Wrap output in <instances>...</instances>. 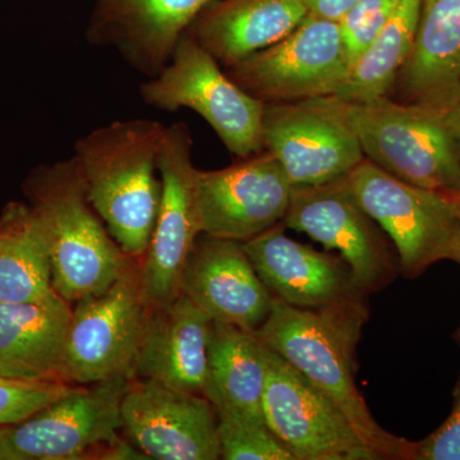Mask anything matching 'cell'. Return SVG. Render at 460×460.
I'll list each match as a JSON object with an SVG mask.
<instances>
[{
    "instance_id": "obj_4",
    "label": "cell",
    "mask_w": 460,
    "mask_h": 460,
    "mask_svg": "<svg viewBox=\"0 0 460 460\" xmlns=\"http://www.w3.org/2000/svg\"><path fill=\"white\" fill-rule=\"evenodd\" d=\"M325 99L354 133L366 159L378 168L413 186L460 193V150L449 108L390 96L363 102Z\"/></svg>"
},
{
    "instance_id": "obj_14",
    "label": "cell",
    "mask_w": 460,
    "mask_h": 460,
    "mask_svg": "<svg viewBox=\"0 0 460 460\" xmlns=\"http://www.w3.org/2000/svg\"><path fill=\"white\" fill-rule=\"evenodd\" d=\"M262 141L293 187L347 177L365 159L356 136L325 96L265 104Z\"/></svg>"
},
{
    "instance_id": "obj_11",
    "label": "cell",
    "mask_w": 460,
    "mask_h": 460,
    "mask_svg": "<svg viewBox=\"0 0 460 460\" xmlns=\"http://www.w3.org/2000/svg\"><path fill=\"white\" fill-rule=\"evenodd\" d=\"M281 224L305 233L326 250H337L367 295L385 287L399 271L385 232L354 198L347 177L293 187Z\"/></svg>"
},
{
    "instance_id": "obj_25",
    "label": "cell",
    "mask_w": 460,
    "mask_h": 460,
    "mask_svg": "<svg viewBox=\"0 0 460 460\" xmlns=\"http://www.w3.org/2000/svg\"><path fill=\"white\" fill-rule=\"evenodd\" d=\"M420 7V0L399 2L394 16L350 66L343 84L332 96L363 102L390 95L413 47Z\"/></svg>"
},
{
    "instance_id": "obj_27",
    "label": "cell",
    "mask_w": 460,
    "mask_h": 460,
    "mask_svg": "<svg viewBox=\"0 0 460 460\" xmlns=\"http://www.w3.org/2000/svg\"><path fill=\"white\" fill-rule=\"evenodd\" d=\"M72 387L74 385L63 381H3L0 383V428H11L25 422L66 394Z\"/></svg>"
},
{
    "instance_id": "obj_9",
    "label": "cell",
    "mask_w": 460,
    "mask_h": 460,
    "mask_svg": "<svg viewBox=\"0 0 460 460\" xmlns=\"http://www.w3.org/2000/svg\"><path fill=\"white\" fill-rule=\"evenodd\" d=\"M349 71L338 22L314 16L283 40L226 68L238 86L265 104L335 95Z\"/></svg>"
},
{
    "instance_id": "obj_6",
    "label": "cell",
    "mask_w": 460,
    "mask_h": 460,
    "mask_svg": "<svg viewBox=\"0 0 460 460\" xmlns=\"http://www.w3.org/2000/svg\"><path fill=\"white\" fill-rule=\"evenodd\" d=\"M347 181L392 241L404 277H417L440 260H458L460 213L452 195L398 180L366 157Z\"/></svg>"
},
{
    "instance_id": "obj_24",
    "label": "cell",
    "mask_w": 460,
    "mask_h": 460,
    "mask_svg": "<svg viewBox=\"0 0 460 460\" xmlns=\"http://www.w3.org/2000/svg\"><path fill=\"white\" fill-rule=\"evenodd\" d=\"M53 292L44 226L31 206L12 202L0 215V302L38 301Z\"/></svg>"
},
{
    "instance_id": "obj_16",
    "label": "cell",
    "mask_w": 460,
    "mask_h": 460,
    "mask_svg": "<svg viewBox=\"0 0 460 460\" xmlns=\"http://www.w3.org/2000/svg\"><path fill=\"white\" fill-rule=\"evenodd\" d=\"M242 244L262 283L293 307L320 310L367 304V293L341 257L288 237L283 224Z\"/></svg>"
},
{
    "instance_id": "obj_1",
    "label": "cell",
    "mask_w": 460,
    "mask_h": 460,
    "mask_svg": "<svg viewBox=\"0 0 460 460\" xmlns=\"http://www.w3.org/2000/svg\"><path fill=\"white\" fill-rule=\"evenodd\" d=\"M368 317L367 304L293 307L275 296L255 334L337 404L377 459H416L417 443L385 431L356 385V352Z\"/></svg>"
},
{
    "instance_id": "obj_34",
    "label": "cell",
    "mask_w": 460,
    "mask_h": 460,
    "mask_svg": "<svg viewBox=\"0 0 460 460\" xmlns=\"http://www.w3.org/2000/svg\"><path fill=\"white\" fill-rule=\"evenodd\" d=\"M456 262L460 263V252H459L458 260H456Z\"/></svg>"
},
{
    "instance_id": "obj_13",
    "label": "cell",
    "mask_w": 460,
    "mask_h": 460,
    "mask_svg": "<svg viewBox=\"0 0 460 460\" xmlns=\"http://www.w3.org/2000/svg\"><path fill=\"white\" fill-rule=\"evenodd\" d=\"M292 190L283 166L265 148L226 168L199 171L201 232L243 243L283 223Z\"/></svg>"
},
{
    "instance_id": "obj_5",
    "label": "cell",
    "mask_w": 460,
    "mask_h": 460,
    "mask_svg": "<svg viewBox=\"0 0 460 460\" xmlns=\"http://www.w3.org/2000/svg\"><path fill=\"white\" fill-rule=\"evenodd\" d=\"M132 376L74 385L25 422L0 429L3 460L146 459L120 438Z\"/></svg>"
},
{
    "instance_id": "obj_21",
    "label": "cell",
    "mask_w": 460,
    "mask_h": 460,
    "mask_svg": "<svg viewBox=\"0 0 460 460\" xmlns=\"http://www.w3.org/2000/svg\"><path fill=\"white\" fill-rule=\"evenodd\" d=\"M390 98L450 108L460 100V0H420L416 38Z\"/></svg>"
},
{
    "instance_id": "obj_29",
    "label": "cell",
    "mask_w": 460,
    "mask_h": 460,
    "mask_svg": "<svg viewBox=\"0 0 460 460\" xmlns=\"http://www.w3.org/2000/svg\"><path fill=\"white\" fill-rule=\"evenodd\" d=\"M416 460H460V378L452 413L436 431L417 443Z\"/></svg>"
},
{
    "instance_id": "obj_33",
    "label": "cell",
    "mask_w": 460,
    "mask_h": 460,
    "mask_svg": "<svg viewBox=\"0 0 460 460\" xmlns=\"http://www.w3.org/2000/svg\"><path fill=\"white\" fill-rule=\"evenodd\" d=\"M7 380V378H3L2 376H0V383H3V381H5Z\"/></svg>"
},
{
    "instance_id": "obj_8",
    "label": "cell",
    "mask_w": 460,
    "mask_h": 460,
    "mask_svg": "<svg viewBox=\"0 0 460 460\" xmlns=\"http://www.w3.org/2000/svg\"><path fill=\"white\" fill-rule=\"evenodd\" d=\"M135 261L111 286L84 296L72 308L60 362V380L90 385L132 376L150 311Z\"/></svg>"
},
{
    "instance_id": "obj_12",
    "label": "cell",
    "mask_w": 460,
    "mask_h": 460,
    "mask_svg": "<svg viewBox=\"0 0 460 460\" xmlns=\"http://www.w3.org/2000/svg\"><path fill=\"white\" fill-rule=\"evenodd\" d=\"M266 425L296 460H376L337 404L268 347Z\"/></svg>"
},
{
    "instance_id": "obj_23",
    "label": "cell",
    "mask_w": 460,
    "mask_h": 460,
    "mask_svg": "<svg viewBox=\"0 0 460 460\" xmlns=\"http://www.w3.org/2000/svg\"><path fill=\"white\" fill-rule=\"evenodd\" d=\"M268 376V347L252 332L213 321L202 395L215 411L263 420L262 395Z\"/></svg>"
},
{
    "instance_id": "obj_3",
    "label": "cell",
    "mask_w": 460,
    "mask_h": 460,
    "mask_svg": "<svg viewBox=\"0 0 460 460\" xmlns=\"http://www.w3.org/2000/svg\"><path fill=\"white\" fill-rule=\"evenodd\" d=\"M25 190L49 242L53 289L68 304L107 289L137 261L90 204L74 156L39 166Z\"/></svg>"
},
{
    "instance_id": "obj_2",
    "label": "cell",
    "mask_w": 460,
    "mask_h": 460,
    "mask_svg": "<svg viewBox=\"0 0 460 460\" xmlns=\"http://www.w3.org/2000/svg\"><path fill=\"white\" fill-rule=\"evenodd\" d=\"M166 126L156 120H118L93 129L75 145V160L90 204L132 259L146 253L162 181L157 157Z\"/></svg>"
},
{
    "instance_id": "obj_20",
    "label": "cell",
    "mask_w": 460,
    "mask_h": 460,
    "mask_svg": "<svg viewBox=\"0 0 460 460\" xmlns=\"http://www.w3.org/2000/svg\"><path fill=\"white\" fill-rule=\"evenodd\" d=\"M310 16V0H211L186 30L224 68L277 44Z\"/></svg>"
},
{
    "instance_id": "obj_18",
    "label": "cell",
    "mask_w": 460,
    "mask_h": 460,
    "mask_svg": "<svg viewBox=\"0 0 460 460\" xmlns=\"http://www.w3.org/2000/svg\"><path fill=\"white\" fill-rule=\"evenodd\" d=\"M211 0H95L86 27L90 45L111 48L135 71L154 77Z\"/></svg>"
},
{
    "instance_id": "obj_30",
    "label": "cell",
    "mask_w": 460,
    "mask_h": 460,
    "mask_svg": "<svg viewBox=\"0 0 460 460\" xmlns=\"http://www.w3.org/2000/svg\"><path fill=\"white\" fill-rule=\"evenodd\" d=\"M359 0H310V16L339 22Z\"/></svg>"
},
{
    "instance_id": "obj_17",
    "label": "cell",
    "mask_w": 460,
    "mask_h": 460,
    "mask_svg": "<svg viewBox=\"0 0 460 460\" xmlns=\"http://www.w3.org/2000/svg\"><path fill=\"white\" fill-rule=\"evenodd\" d=\"M181 293L213 321L255 332L275 296L262 283L242 242L199 234L183 272Z\"/></svg>"
},
{
    "instance_id": "obj_7",
    "label": "cell",
    "mask_w": 460,
    "mask_h": 460,
    "mask_svg": "<svg viewBox=\"0 0 460 460\" xmlns=\"http://www.w3.org/2000/svg\"><path fill=\"white\" fill-rule=\"evenodd\" d=\"M140 95L160 111H196L238 159L263 150L265 102L238 86L190 33L181 36L168 65L141 84Z\"/></svg>"
},
{
    "instance_id": "obj_31",
    "label": "cell",
    "mask_w": 460,
    "mask_h": 460,
    "mask_svg": "<svg viewBox=\"0 0 460 460\" xmlns=\"http://www.w3.org/2000/svg\"><path fill=\"white\" fill-rule=\"evenodd\" d=\"M449 122L460 150V100L449 108Z\"/></svg>"
},
{
    "instance_id": "obj_15",
    "label": "cell",
    "mask_w": 460,
    "mask_h": 460,
    "mask_svg": "<svg viewBox=\"0 0 460 460\" xmlns=\"http://www.w3.org/2000/svg\"><path fill=\"white\" fill-rule=\"evenodd\" d=\"M120 411L124 434L146 459H222L217 411L204 395L133 377Z\"/></svg>"
},
{
    "instance_id": "obj_10",
    "label": "cell",
    "mask_w": 460,
    "mask_h": 460,
    "mask_svg": "<svg viewBox=\"0 0 460 460\" xmlns=\"http://www.w3.org/2000/svg\"><path fill=\"white\" fill-rule=\"evenodd\" d=\"M192 135L184 122L166 126L157 157L162 181L155 226L140 277L148 304H166L181 295V279L201 232L198 201L199 169L192 163Z\"/></svg>"
},
{
    "instance_id": "obj_28",
    "label": "cell",
    "mask_w": 460,
    "mask_h": 460,
    "mask_svg": "<svg viewBox=\"0 0 460 460\" xmlns=\"http://www.w3.org/2000/svg\"><path fill=\"white\" fill-rule=\"evenodd\" d=\"M399 2L401 0H359L341 17L338 25L350 66L392 20Z\"/></svg>"
},
{
    "instance_id": "obj_26",
    "label": "cell",
    "mask_w": 460,
    "mask_h": 460,
    "mask_svg": "<svg viewBox=\"0 0 460 460\" xmlns=\"http://www.w3.org/2000/svg\"><path fill=\"white\" fill-rule=\"evenodd\" d=\"M220 454L226 460H296L263 420L217 411Z\"/></svg>"
},
{
    "instance_id": "obj_19",
    "label": "cell",
    "mask_w": 460,
    "mask_h": 460,
    "mask_svg": "<svg viewBox=\"0 0 460 460\" xmlns=\"http://www.w3.org/2000/svg\"><path fill=\"white\" fill-rule=\"evenodd\" d=\"M213 320L183 293L150 305L133 375L201 394Z\"/></svg>"
},
{
    "instance_id": "obj_22",
    "label": "cell",
    "mask_w": 460,
    "mask_h": 460,
    "mask_svg": "<svg viewBox=\"0 0 460 460\" xmlns=\"http://www.w3.org/2000/svg\"><path fill=\"white\" fill-rule=\"evenodd\" d=\"M57 292L22 304L0 302V376L13 381H62L60 362L72 316Z\"/></svg>"
},
{
    "instance_id": "obj_32",
    "label": "cell",
    "mask_w": 460,
    "mask_h": 460,
    "mask_svg": "<svg viewBox=\"0 0 460 460\" xmlns=\"http://www.w3.org/2000/svg\"><path fill=\"white\" fill-rule=\"evenodd\" d=\"M453 199H456V206H458V210L460 213V193H456V195H452Z\"/></svg>"
}]
</instances>
